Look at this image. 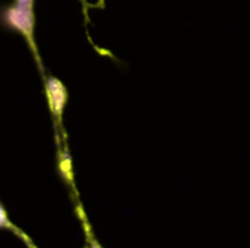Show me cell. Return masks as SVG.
I'll return each mask as SVG.
<instances>
[{
  "label": "cell",
  "instance_id": "cell-3",
  "mask_svg": "<svg viewBox=\"0 0 250 248\" xmlns=\"http://www.w3.org/2000/svg\"><path fill=\"white\" fill-rule=\"evenodd\" d=\"M0 229H7V231H12L13 234H16L18 237H21V238H23L26 243L29 241L26 237H25V234L22 232V231H19L13 224H12V221L9 219V216H7V212H6V209L3 208V205L0 203Z\"/></svg>",
  "mask_w": 250,
  "mask_h": 248
},
{
  "label": "cell",
  "instance_id": "cell-4",
  "mask_svg": "<svg viewBox=\"0 0 250 248\" xmlns=\"http://www.w3.org/2000/svg\"><path fill=\"white\" fill-rule=\"evenodd\" d=\"M83 248H104V247H101V246H100V244H98V243H97L94 238H89L88 244H86V246H85Z\"/></svg>",
  "mask_w": 250,
  "mask_h": 248
},
{
  "label": "cell",
  "instance_id": "cell-5",
  "mask_svg": "<svg viewBox=\"0 0 250 248\" xmlns=\"http://www.w3.org/2000/svg\"><path fill=\"white\" fill-rule=\"evenodd\" d=\"M15 4H21V6H31L34 4V0H15Z\"/></svg>",
  "mask_w": 250,
  "mask_h": 248
},
{
  "label": "cell",
  "instance_id": "cell-2",
  "mask_svg": "<svg viewBox=\"0 0 250 248\" xmlns=\"http://www.w3.org/2000/svg\"><path fill=\"white\" fill-rule=\"evenodd\" d=\"M45 92H47L50 110L54 114V117L57 118L59 124H62L63 110L67 102V91H66L64 85L57 77L50 76V77H47V82H45Z\"/></svg>",
  "mask_w": 250,
  "mask_h": 248
},
{
  "label": "cell",
  "instance_id": "cell-1",
  "mask_svg": "<svg viewBox=\"0 0 250 248\" xmlns=\"http://www.w3.org/2000/svg\"><path fill=\"white\" fill-rule=\"evenodd\" d=\"M3 19H4L7 26L16 29L18 32H21L26 38L32 53L35 54L38 64L41 66L38 51H37V45H35V39H34V12H32V7L15 4V6L4 10Z\"/></svg>",
  "mask_w": 250,
  "mask_h": 248
}]
</instances>
